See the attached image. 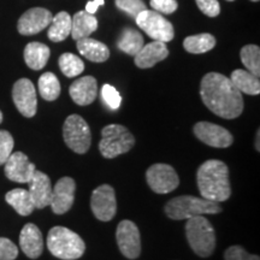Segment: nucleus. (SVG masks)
I'll list each match as a JSON object with an SVG mask.
<instances>
[{
  "label": "nucleus",
  "instance_id": "f257e3e1",
  "mask_svg": "<svg viewBox=\"0 0 260 260\" xmlns=\"http://www.w3.org/2000/svg\"><path fill=\"white\" fill-rule=\"evenodd\" d=\"M200 95L205 106L220 118H237L243 111L242 93L222 74L205 75L200 83Z\"/></svg>",
  "mask_w": 260,
  "mask_h": 260
},
{
  "label": "nucleus",
  "instance_id": "f03ea898",
  "mask_svg": "<svg viewBox=\"0 0 260 260\" xmlns=\"http://www.w3.org/2000/svg\"><path fill=\"white\" fill-rule=\"evenodd\" d=\"M197 183L204 199L223 203L232 195L229 169L218 159H210L200 165L197 171Z\"/></svg>",
  "mask_w": 260,
  "mask_h": 260
},
{
  "label": "nucleus",
  "instance_id": "7ed1b4c3",
  "mask_svg": "<svg viewBox=\"0 0 260 260\" xmlns=\"http://www.w3.org/2000/svg\"><path fill=\"white\" fill-rule=\"evenodd\" d=\"M222 211L218 203L193 197V195H181L169 200L165 205V213L169 218L174 220L189 219L195 216L203 214H216Z\"/></svg>",
  "mask_w": 260,
  "mask_h": 260
},
{
  "label": "nucleus",
  "instance_id": "20e7f679",
  "mask_svg": "<svg viewBox=\"0 0 260 260\" xmlns=\"http://www.w3.org/2000/svg\"><path fill=\"white\" fill-rule=\"evenodd\" d=\"M47 248L52 255L61 260H76L86 251L84 241L73 230L53 226L47 235Z\"/></svg>",
  "mask_w": 260,
  "mask_h": 260
},
{
  "label": "nucleus",
  "instance_id": "39448f33",
  "mask_svg": "<svg viewBox=\"0 0 260 260\" xmlns=\"http://www.w3.org/2000/svg\"><path fill=\"white\" fill-rule=\"evenodd\" d=\"M186 236L195 254L201 258L212 255L216 248V232L207 218L204 216H195L187 219Z\"/></svg>",
  "mask_w": 260,
  "mask_h": 260
},
{
  "label": "nucleus",
  "instance_id": "423d86ee",
  "mask_svg": "<svg viewBox=\"0 0 260 260\" xmlns=\"http://www.w3.org/2000/svg\"><path fill=\"white\" fill-rule=\"evenodd\" d=\"M135 138L124 125L109 124L102 130L99 151L103 157L113 159L134 147Z\"/></svg>",
  "mask_w": 260,
  "mask_h": 260
},
{
  "label": "nucleus",
  "instance_id": "0eeeda50",
  "mask_svg": "<svg viewBox=\"0 0 260 260\" xmlns=\"http://www.w3.org/2000/svg\"><path fill=\"white\" fill-rule=\"evenodd\" d=\"M63 138L71 151L77 154H84L92 142L88 123L79 115H70L64 122Z\"/></svg>",
  "mask_w": 260,
  "mask_h": 260
},
{
  "label": "nucleus",
  "instance_id": "6e6552de",
  "mask_svg": "<svg viewBox=\"0 0 260 260\" xmlns=\"http://www.w3.org/2000/svg\"><path fill=\"white\" fill-rule=\"evenodd\" d=\"M135 21L138 27L142 29L149 38L154 39V41H161L167 44L175 37L174 25L157 11L145 10L140 12Z\"/></svg>",
  "mask_w": 260,
  "mask_h": 260
},
{
  "label": "nucleus",
  "instance_id": "1a4fd4ad",
  "mask_svg": "<svg viewBox=\"0 0 260 260\" xmlns=\"http://www.w3.org/2000/svg\"><path fill=\"white\" fill-rule=\"evenodd\" d=\"M146 180L149 188L157 194H168L180 186V177L176 170L169 164H153L146 171Z\"/></svg>",
  "mask_w": 260,
  "mask_h": 260
},
{
  "label": "nucleus",
  "instance_id": "9d476101",
  "mask_svg": "<svg viewBox=\"0 0 260 260\" xmlns=\"http://www.w3.org/2000/svg\"><path fill=\"white\" fill-rule=\"evenodd\" d=\"M90 210L102 222H110L117 212V199L115 189L109 184H102L93 190L90 198Z\"/></svg>",
  "mask_w": 260,
  "mask_h": 260
},
{
  "label": "nucleus",
  "instance_id": "9b49d317",
  "mask_svg": "<svg viewBox=\"0 0 260 260\" xmlns=\"http://www.w3.org/2000/svg\"><path fill=\"white\" fill-rule=\"evenodd\" d=\"M117 245L125 258L136 259L141 253V236L139 228L132 220H122L117 226Z\"/></svg>",
  "mask_w": 260,
  "mask_h": 260
},
{
  "label": "nucleus",
  "instance_id": "f8f14e48",
  "mask_svg": "<svg viewBox=\"0 0 260 260\" xmlns=\"http://www.w3.org/2000/svg\"><path fill=\"white\" fill-rule=\"evenodd\" d=\"M194 135L205 145L214 148H226L233 145L234 136L229 130L210 122H199L194 125Z\"/></svg>",
  "mask_w": 260,
  "mask_h": 260
},
{
  "label": "nucleus",
  "instance_id": "ddd939ff",
  "mask_svg": "<svg viewBox=\"0 0 260 260\" xmlns=\"http://www.w3.org/2000/svg\"><path fill=\"white\" fill-rule=\"evenodd\" d=\"M12 99L18 111L24 117L31 118L37 115V90L30 80L21 79L14 84Z\"/></svg>",
  "mask_w": 260,
  "mask_h": 260
},
{
  "label": "nucleus",
  "instance_id": "4468645a",
  "mask_svg": "<svg viewBox=\"0 0 260 260\" xmlns=\"http://www.w3.org/2000/svg\"><path fill=\"white\" fill-rule=\"evenodd\" d=\"M76 183L71 177H61L52 188L51 209L56 214H64L73 207Z\"/></svg>",
  "mask_w": 260,
  "mask_h": 260
},
{
  "label": "nucleus",
  "instance_id": "2eb2a0df",
  "mask_svg": "<svg viewBox=\"0 0 260 260\" xmlns=\"http://www.w3.org/2000/svg\"><path fill=\"white\" fill-rule=\"evenodd\" d=\"M53 16L47 9L32 8L25 11L18 19L17 29L22 35H34L51 24Z\"/></svg>",
  "mask_w": 260,
  "mask_h": 260
},
{
  "label": "nucleus",
  "instance_id": "dca6fc26",
  "mask_svg": "<svg viewBox=\"0 0 260 260\" xmlns=\"http://www.w3.org/2000/svg\"><path fill=\"white\" fill-rule=\"evenodd\" d=\"M4 165L5 176L10 181L17 182V183H28L37 170L35 165L22 152L11 153Z\"/></svg>",
  "mask_w": 260,
  "mask_h": 260
},
{
  "label": "nucleus",
  "instance_id": "f3484780",
  "mask_svg": "<svg viewBox=\"0 0 260 260\" xmlns=\"http://www.w3.org/2000/svg\"><path fill=\"white\" fill-rule=\"evenodd\" d=\"M28 184L29 193L34 201L35 209L41 210L50 206L52 200V184L50 177L45 172L35 170Z\"/></svg>",
  "mask_w": 260,
  "mask_h": 260
},
{
  "label": "nucleus",
  "instance_id": "a211bd4d",
  "mask_svg": "<svg viewBox=\"0 0 260 260\" xmlns=\"http://www.w3.org/2000/svg\"><path fill=\"white\" fill-rule=\"evenodd\" d=\"M19 246L28 258L37 259L44 251V239L40 229L32 223H28L23 226L19 234Z\"/></svg>",
  "mask_w": 260,
  "mask_h": 260
},
{
  "label": "nucleus",
  "instance_id": "6ab92c4d",
  "mask_svg": "<svg viewBox=\"0 0 260 260\" xmlns=\"http://www.w3.org/2000/svg\"><path fill=\"white\" fill-rule=\"evenodd\" d=\"M69 93L75 104L80 106L90 105L98 96V82L93 76H83L74 81Z\"/></svg>",
  "mask_w": 260,
  "mask_h": 260
},
{
  "label": "nucleus",
  "instance_id": "aec40b11",
  "mask_svg": "<svg viewBox=\"0 0 260 260\" xmlns=\"http://www.w3.org/2000/svg\"><path fill=\"white\" fill-rule=\"evenodd\" d=\"M169 56L167 44L161 41L149 42L146 46H142L135 54V65L140 69H149L154 67L159 61L164 60Z\"/></svg>",
  "mask_w": 260,
  "mask_h": 260
},
{
  "label": "nucleus",
  "instance_id": "412c9836",
  "mask_svg": "<svg viewBox=\"0 0 260 260\" xmlns=\"http://www.w3.org/2000/svg\"><path fill=\"white\" fill-rule=\"evenodd\" d=\"M77 50L80 54L94 63H104L110 58V50L103 42L90 38H83L77 40Z\"/></svg>",
  "mask_w": 260,
  "mask_h": 260
},
{
  "label": "nucleus",
  "instance_id": "4be33fe9",
  "mask_svg": "<svg viewBox=\"0 0 260 260\" xmlns=\"http://www.w3.org/2000/svg\"><path fill=\"white\" fill-rule=\"evenodd\" d=\"M98 29V19L87 11H80L71 18V37L75 40L89 38Z\"/></svg>",
  "mask_w": 260,
  "mask_h": 260
},
{
  "label": "nucleus",
  "instance_id": "5701e85b",
  "mask_svg": "<svg viewBox=\"0 0 260 260\" xmlns=\"http://www.w3.org/2000/svg\"><path fill=\"white\" fill-rule=\"evenodd\" d=\"M50 47L41 42H29L24 48V61L32 70H41L50 59Z\"/></svg>",
  "mask_w": 260,
  "mask_h": 260
},
{
  "label": "nucleus",
  "instance_id": "b1692460",
  "mask_svg": "<svg viewBox=\"0 0 260 260\" xmlns=\"http://www.w3.org/2000/svg\"><path fill=\"white\" fill-rule=\"evenodd\" d=\"M5 200L21 216H29L35 210L30 193L23 188H16V189L8 191L5 195Z\"/></svg>",
  "mask_w": 260,
  "mask_h": 260
},
{
  "label": "nucleus",
  "instance_id": "393cba45",
  "mask_svg": "<svg viewBox=\"0 0 260 260\" xmlns=\"http://www.w3.org/2000/svg\"><path fill=\"white\" fill-rule=\"evenodd\" d=\"M230 80H232L234 86L241 93H246L248 95H258L260 93L259 77L249 73L248 70H234L232 76H230Z\"/></svg>",
  "mask_w": 260,
  "mask_h": 260
},
{
  "label": "nucleus",
  "instance_id": "a878e982",
  "mask_svg": "<svg viewBox=\"0 0 260 260\" xmlns=\"http://www.w3.org/2000/svg\"><path fill=\"white\" fill-rule=\"evenodd\" d=\"M48 27L50 28L47 30V37L51 41H64L71 32V16L68 12L61 11L52 18L51 24Z\"/></svg>",
  "mask_w": 260,
  "mask_h": 260
},
{
  "label": "nucleus",
  "instance_id": "bb28decb",
  "mask_svg": "<svg viewBox=\"0 0 260 260\" xmlns=\"http://www.w3.org/2000/svg\"><path fill=\"white\" fill-rule=\"evenodd\" d=\"M142 46H144V37L141 35V32L134 28L123 29L118 42H117V47L119 50L129 56H135Z\"/></svg>",
  "mask_w": 260,
  "mask_h": 260
},
{
  "label": "nucleus",
  "instance_id": "cd10ccee",
  "mask_svg": "<svg viewBox=\"0 0 260 260\" xmlns=\"http://www.w3.org/2000/svg\"><path fill=\"white\" fill-rule=\"evenodd\" d=\"M216 46V38L209 32H203V34L191 35L184 39L183 47L184 50L193 54L206 53Z\"/></svg>",
  "mask_w": 260,
  "mask_h": 260
},
{
  "label": "nucleus",
  "instance_id": "c85d7f7f",
  "mask_svg": "<svg viewBox=\"0 0 260 260\" xmlns=\"http://www.w3.org/2000/svg\"><path fill=\"white\" fill-rule=\"evenodd\" d=\"M39 92L42 99L54 102L60 95V83L57 76L52 73L42 74L39 79Z\"/></svg>",
  "mask_w": 260,
  "mask_h": 260
},
{
  "label": "nucleus",
  "instance_id": "c756f323",
  "mask_svg": "<svg viewBox=\"0 0 260 260\" xmlns=\"http://www.w3.org/2000/svg\"><path fill=\"white\" fill-rule=\"evenodd\" d=\"M242 64L246 67V70L259 77L260 75V48L256 45H247L241 48L240 52Z\"/></svg>",
  "mask_w": 260,
  "mask_h": 260
},
{
  "label": "nucleus",
  "instance_id": "7c9ffc66",
  "mask_svg": "<svg viewBox=\"0 0 260 260\" xmlns=\"http://www.w3.org/2000/svg\"><path fill=\"white\" fill-rule=\"evenodd\" d=\"M59 68L67 77H76L83 73L84 63L73 53H63L59 57Z\"/></svg>",
  "mask_w": 260,
  "mask_h": 260
},
{
  "label": "nucleus",
  "instance_id": "2f4dec72",
  "mask_svg": "<svg viewBox=\"0 0 260 260\" xmlns=\"http://www.w3.org/2000/svg\"><path fill=\"white\" fill-rule=\"evenodd\" d=\"M115 4L117 9L132 16L133 18H136L140 12L147 10V6L142 0H115Z\"/></svg>",
  "mask_w": 260,
  "mask_h": 260
},
{
  "label": "nucleus",
  "instance_id": "473e14b6",
  "mask_svg": "<svg viewBox=\"0 0 260 260\" xmlns=\"http://www.w3.org/2000/svg\"><path fill=\"white\" fill-rule=\"evenodd\" d=\"M15 141L12 135L6 130H0V165H4L14 149Z\"/></svg>",
  "mask_w": 260,
  "mask_h": 260
},
{
  "label": "nucleus",
  "instance_id": "72a5a7b5",
  "mask_svg": "<svg viewBox=\"0 0 260 260\" xmlns=\"http://www.w3.org/2000/svg\"><path fill=\"white\" fill-rule=\"evenodd\" d=\"M102 96L107 106L111 110L119 109L122 104V96L111 84H104L102 88Z\"/></svg>",
  "mask_w": 260,
  "mask_h": 260
},
{
  "label": "nucleus",
  "instance_id": "f704fd0d",
  "mask_svg": "<svg viewBox=\"0 0 260 260\" xmlns=\"http://www.w3.org/2000/svg\"><path fill=\"white\" fill-rule=\"evenodd\" d=\"M224 260H260L259 255L249 254L241 246H232L224 252Z\"/></svg>",
  "mask_w": 260,
  "mask_h": 260
},
{
  "label": "nucleus",
  "instance_id": "c9c22d12",
  "mask_svg": "<svg viewBox=\"0 0 260 260\" xmlns=\"http://www.w3.org/2000/svg\"><path fill=\"white\" fill-rule=\"evenodd\" d=\"M18 256V248L11 240L0 237V260H15Z\"/></svg>",
  "mask_w": 260,
  "mask_h": 260
},
{
  "label": "nucleus",
  "instance_id": "e433bc0d",
  "mask_svg": "<svg viewBox=\"0 0 260 260\" xmlns=\"http://www.w3.org/2000/svg\"><path fill=\"white\" fill-rule=\"evenodd\" d=\"M198 8L204 15L209 17H217L220 12V6L218 0H195Z\"/></svg>",
  "mask_w": 260,
  "mask_h": 260
},
{
  "label": "nucleus",
  "instance_id": "4c0bfd02",
  "mask_svg": "<svg viewBox=\"0 0 260 260\" xmlns=\"http://www.w3.org/2000/svg\"><path fill=\"white\" fill-rule=\"evenodd\" d=\"M151 6L159 14H174L178 8L176 0H151Z\"/></svg>",
  "mask_w": 260,
  "mask_h": 260
},
{
  "label": "nucleus",
  "instance_id": "58836bf2",
  "mask_svg": "<svg viewBox=\"0 0 260 260\" xmlns=\"http://www.w3.org/2000/svg\"><path fill=\"white\" fill-rule=\"evenodd\" d=\"M104 3H105V0H90L86 4V10L84 11H87L90 15H94L98 11V9H99V6L104 5Z\"/></svg>",
  "mask_w": 260,
  "mask_h": 260
},
{
  "label": "nucleus",
  "instance_id": "ea45409f",
  "mask_svg": "<svg viewBox=\"0 0 260 260\" xmlns=\"http://www.w3.org/2000/svg\"><path fill=\"white\" fill-rule=\"evenodd\" d=\"M259 140H260V130H258V132H256V142H255V148H256V151H260V147H259Z\"/></svg>",
  "mask_w": 260,
  "mask_h": 260
},
{
  "label": "nucleus",
  "instance_id": "a19ab883",
  "mask_svg": "<svg viewBox=\"0 0 260 260\" xmlns=\"http://www.w3.org/2000/svg\"><path fill=\"white\" fill-rule=\"evenodd\" d=\"M3 122V113H2V111H0V123Z\"/></svg>",
  "mask_w": 260,
  "mask_h": 260
},
{
  "label": "nucleus",
  "instance_id": "79ce46f5",
  "mask_svg": "<svg viewBox=\"0 0 260 260\" xmlns=\"http://www.w3.org/2000/svg\"><path fill=\"white\" fill-rule=\"evenodd\" d=\"M251 2H254V3H256V2H259V0H251Z\"/></svg>",
  "mask_w": 260,
  "mask_h": 260
},
{
  "label": "nucleus",
  "instance_id": "37998d69",
  "mask_svg": "<svg viewBox=\"0 0 260 260\" xmlns=\"http://www.w3.org/2000/svg\"><path fill=\"white\" fill-rule=\"evenodd\" d=\"M226 2H234V0H226Z\"/></svg>",
  "mask_w": 260,
  "mask_h": 260
}]
</instances>
